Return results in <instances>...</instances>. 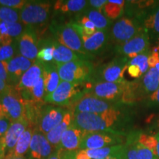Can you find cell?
<instances>
[{"instance_id": "cell-1", "label": "cell", "mask_w": 159, "mask_h": 159, "mask_svg": "<svg viewBox=\"0 0 159 159\" xmlns=\"http://www.w3.org/2000/svg\"><path fill=\"white\" fill-rule=\"evenodd\" d=\"M134 106L122 105L101 113L73 114L72 124L87 133L107 132L128 134L125 132L134 122Z\"/></svg>"}, {"instance_id": "cell-2", "label": "cell", "mask_w": 159, "mask_h": 159, "mask_svg": "<svg viewBox=\"0 0 159 159\" xmlns=\"http://www.w3.org/2000/svg\"><path fill=\"white\" fill-rule=\"evenodd\" d=\"M86 94L97 98L129 106L137 104L133 81L125 80L119 83H88Z\"/></svg>"}, {"instance_id": "cell-3", "label": "cell", "mask_w": 159, "mask_h": 159, "mask_svg": "<svg viewBox=\"0 0 159 159\" xmlns=\"http://www.w3.org/2000/svg\"><path fill=\"white\" fill-rule=\"evenodd\" d=\"M55 64L61 80L75 83L91 82L95 68L89 60H80Z\"/></svg>"}, {"instance_id": "cell-4", "label": "cell", "mask_w": 159, "mask_h": 159, "mask_svg": "<svg viewBox=\"0 0 159 159\" xmlns=\"http://www.w3.org/2000/svg\"><path fill=\"white\" fill-rule=\"evenodd\" d=\"M87 83L61 80L57 89L44 97V102L60 106L71 107L86 94Z\"/></svg>"}, {"instance_id": "cell-5", "label": "cell", "mask_w": 159, "mask_h": 159, "mask_svg": "<svg viewBox=\"0 0 159 159\" xmlns=\"http://www.w3.org/2000/svg\"><path fill=\"white\" fill-rule=\"evenodd\" d=\"M129 59L117 56L110 61L95 68L91 83H119L125 80V72L128 69Z\"/></svg>"}, {"instance_id": "cell-6", "label": "cell", "mask_w": 159, "mask_h": 159, "mask_svg": "<svg viewBox=\"0 0 159 159\" xmlns=\"http://www.w3.org/2000/svg\"><path fill=\"white\" fill-rule=\"evenodd\" d=\"M143 30H144L138 19L124 16L113 23L109 30L110 42L114 47L122 45Z\"/></svg>"}, {"instance_id": "cell-7", "label": "cell", "mask_w": 159, "mask_h": 159, "mask_svg": "<svg viewBox=\"0 0 159 159\" xmlns=\"http://www.w3.org/2000/svg\"><path fill=\"white\" fill-rule=\"evenodd\" d=\"M50 30L54 39L60 43L79 54L92 58L85 52L81 35L71 22L53 24L50 26Z\"/></svg>"}, {"instance_id": "cell-8", "label": "cell", "mask_w": 159, "mask_h": 159, "mask_svg": "<svg viewBox=\"0 0 159 159\" xmlns=\"http://www.w3.org/2000/svg\"><path fill=\"white\" fill-rule=\"evenodd\" d=\"M126 136L127 134L107 131L87 133L81 142L80 150H96L125 144Z\"/></svg>"}, {"instance_id": "cell-9", "label": "cell", "mask_w": 159, "mask_h": 159, "mask_svg": "<svg viewBox=\"0 0 159 159\" xmlns=\"http://www.w3.org/2000/svg\"><path fill=\"white\" fill-rule=\"evenodd\" d=\"M51 3L49 2H28L20 12V19L26 26L45 23L50 13Z\"/></svg>"}, {"instance_id": "cell-10", "label": "cell", "mask_w": 159, "mask_h": 159, "mask_svg": "<svg viewBox=\"0 0 159 159\" xmlns=\"http://www.w3.org/2000/svg\"><path fill=\"white\" fill-rule=\"evenodd\" d=\"M0 105L6 117L13 122L24 117V99L19 91L13 85L0 96Z\"/></svg>"}, {"instance_id": "cell-11", "label": "cell", "mask_w": 159, "mask_h": 159, "mask_svg": "<svg viewBox=\"0 0 159 159\" xmlns=\"http://www.w3.org/2000/svg\"><path fill=\"white\" fill-rule=\"evenodd\" d=\"M150 39L144 30L136 36L122 45L114 47V51L119 56L125 57L129 60L134 58L139 55L150 52Z\"/></svg>"}, {"instance_id": "cell-12", "label": "cell", "mask_w": 159, "mask_h": 159, "mask_svg": "<svg viewBox=\"0 0 159 159\" xmlns=\"http://www.w3.org/2000/svg\"><path fill=\"white\" fill-rule=\"evenodd\" d=\"M119 105H122V104L108 102L91 94H85L76 103L71 105L70 110L74 114L77 113L101 114L109 109L118 107Z\"/></svg>"}, {"instance_id": "cell-13", "label": "cell", "mask_w": 159, "mask_h": 159, "mask_svg": "<svg viewBox=\"0 0 159 159\" xmlns=\"http://www.w3.org/2000/svg\"><path fill=\"white\" fill-rule=\"evenodd\" d=\"M134 81L136 102H142L159 88V69L151 68L140 79Z\"/></svg>"}, {"instance_id": "cell-14", "label": "cell", "mask_w": 159, "mask_h": 159, "mask_svg": "<svg viewBox=\"0 0 159 159\" xmlns=\"http://www.w3.org/2000/svg\"><path fill=\"white\" fill-rule=\"evenodd\" d=\"M33 27L27 26L21 35L16 39L18 50L21 56L35 61L39 51V39Z\"/></svg>"}, {"instance_id": "cell-15", "label": "cell", "mask_w": 159, "mask_h": 159, "mask_svg": "<svg viewBox=\"0 0 159 159\" xmlns=\"http://www.w3.org/2000/svg\"><path fill=\"white\" fill-rule=\"evenodd\" d=\"M67 111L68 109H65L62 107H55L52 105L44 106L41 111L36 130L43 134L47 135L49 131L62 122Z\"/></svg>"}, {"instance_id": "cell-16", "label": "cell", "mask_w": 159, "mask_h": 159, "mask_svg": "<svg viewBox=\"0 0 159 159\" xmlns=\"http://www.w3.org/2000/svg\"><path fill=\"white\" fill-rule=\"evenodd\" d=\"M80 35L85 52L92 57L104 52L110 43L109 30H97L91 35Z\"/></svg>"}, {"instance_id": "cell-17", "label": "cell", "mask_w": 159, "mask_h": 159, "mask_svg": "<svg viewBox=\"0 0 159 159\" xmlns=\"http://www.w3.org/2000/svg\"><path fill=\"white\" fill-rule=\"evenodd\" d=\"M136 19L139 20L143 30L148 34L150 41H153L158 43L159 41V1Z\"/></svg>"}, {"instance_id": "cell-18", "label": "cell", "mask_w": 159, "mask_h": 159, "mask_svg": "<svg viewBox=\"0 0 159 159\" xmlns=\"http://www.w3.org/2000/svg\"><path fill=\"white\" fill-rule=\"evenodd\" d=\"M55 152L44 134L35 129L27 159H48Z\"/></svg>"}, {"instance_id": "cell-19", "label": "cell", "mask_w": 159, "mask_h": 159, "mask_svg": "<svg viewBox=\"0 0 159 159\" xmlns=\"http://www.w3.org/2000/svg\"><path fill=\"white\" fill-rule=\"evenodd\" d=\"M29 126L28 121L25 117L12 123L7 133L2 137L5 148V156L13 152L19 138Z\"/></svg>"}, {"instance_id": "cell-20", "label": "cell", "mask_w": 159, "mask_h": 159, "mask_svg": "<svg viewBox=\"0 0 159 159\" xmlns=\"http://www.w3.org/2000/svg\"><path fill=\"white\" fill-rule=\"evenodd\" d=\"M86 134L87 132L71 124L70 127L63 134L58 150L69 152L79 150L81 142Z\"/></svg>"}, {"instance_id": "cell-21", "label": "cell", "mask_w": 159, "mask_h": 159, "mask_svg": "<svg viewBox=\"0 0 159 159\" xmlns=\"http://www.w3.org/2000/svg\"><path fill=\"white\" fill-rule=\"evenodd\" d=\"M35 63L30 60L21 56V55H16L11 61H7V73H8L10 84L13 85L19 82L20 79L30 68L31 66Z\"/></svg>"}, {"instance_id": "cell-22", "label": "cell", "mask_w": 159, "mask_h": 159, "mask_svg": "<svg viewBox=\"0 0 159 159\" xmlns=\"http://www.w3.org/2000/svg\"><path fill=\"white\" fill-rule=\"evenodd\" d=\"M125 144L108 147L96 150H79L71 152L72 159H105L122 152Z\"/></svg>"}, {"instance_id": "cell-23", "label": "cell", "mask_w": 159, "mask_h": 159, "mask_svg": "<svg viewBox=\"0 0 159 159\" xmlns=\"http://www.w3.org/2000/svg\"><path fill=\"white\" fill-rule=\"evenodd\" d=\"M43 71V66L42 62L36 60L30 68L25 71L20 79L19 82L16 85L15 88L19 91L30 90L33 88L42 76Z\"/></svg>"}, {"instance_id": "cell-24", "label": "cell", "mask_w": 159, "mask_h": 159, "mask_svg": "<svg viewBox=\"0 0 159 159\" xmlns=\"http://www.w3.org/2000/svg\"><path fill=\"white\" fill-rule=\"evenodd\" d=\"M51 43L54 47L53 62L55 63H66L80 60H89L91 57L79 54L68 47L60 43L55 39H51Z\"/></svg>"}, {"instance_id": "cell-25", "label": "cell", "mask_w": 159, "mask_h": 159, "mask_svg": "<svg viewBox=\"0 0 159 159\" xmlns=\"http://www.w3.org/2000/svg\"><path fill=\"white\" fill-rule=\"evenodd\" d=\"M125 144H137L149 149L156 155L157 139L152 135L142 130H132L128 133Z\"/></svg>"}, {"instance_id": "cell-26", "label": "cell", "mask_w": 159, "mask_h": 159, "mask_svg": "<svg viewBox=\"0 0 159 159\" xmlns=\"http://www.w3.org/2000/svg\"><path fill=\"white\" fill-rule=\"evenodd\" d=\"M72 111L70 109L69 110L68 109L64 117H63L62 122L60 123L57 126L55 127V128H53L51 131H49L47 135H45L47 140L49 141V142L50 143L55 151L58 150L62 135L70 127L71 123H72Z\"/></svg>"}, {"instance_id": "cell-27", "label": "cell", "mask_w": 159, "mask_h": 159, "mask_svg": "<svg viewBox=\"0 0 159 159\" xmlns=\"http://www.w3.org/2000/svg\"><path fill=\"white\" fill-rule=\"evenodd\" d=\"M21 23L0 22V45H11L23 33Z\"/></svg>"}, {"instance_id": "cell-28", "label": "cell", "mask_w": 159, "mask_h": 159, "mask_svg": "<svg viewBox=\"0 0 159 159\" xmlns=\"http://www.w3.org/2000/svg\"><path fill=\"white\" fill-rule=\"evenodd\" d=\"M43 76L46 85V96L52 93L61 83L57 66L54 62L43 63Z\"/></svg>"}, {"instance_id": "cell-29", "label": "cell", "mask_w": 159, "mask_h": 159, "mask_svg": "<svg viewBox=\"0 0 159 159\" xmlns=\"http://www.w3.org/2000/svg\"><path fill=\"white\" fill-rule=\"evenodd\" d=\"M158 1L156 0H141L126 1L125 7V16L137 18L143 13L154 6Z\"/></svg>"}, {"instance_id": "cell-30", "label": "cell", "mask_w": 159, "mask_h": 159, "mask_svg": "<svg viewBox=\"0 0 159 159\" xmlns=\"http://www.w3.org/2000/svg\"><path fill=\"white\" fill-rule=\"evenodd\" d=\"M34 131V128L29 126L19 138L13 152L11 154L5 156L4 158H10V157H25V155L29 151L30 145Z\"/></svg>"}, {"instance_id": "cell-31", "label": "cell", "mask_w": 159, "mask_h": 159, "mask_svg": "<svg viewBox=\"0 0 159 159\" xmlns=\"http://www.w3.org/2000/svg\"><path fill=\"white\" fill-rule=\"evenodd\" d=\"M125 2L123 0H109L103 7L102 14L112 21L119 19L125 16Z\"/></svg>"}, {"instance_id": "cell-32", "label": "cell", "mask_w": 159, "mask_h": 159, "mask_svg": "<svg viewBox=\"0 0 159 159\" xmlns=\"http://www.w3.org/2000/svg\"><path fill=\"white\" fill-rule=\"evenodd\" d=\"M127 159H159L153 152L137 144H125Z\"/></svg>"}, {"instance_id": "cell-33", "label": "cell", "mask_w": 159, "mask_h": 159, "mask_svg": "<svg viewBox=\"0 0 159 159\" xmlns=\"http://www.w3.org/2000/svg\"><path fill=\"white\" fill-rule=\"evenodd\" d=\"M88 5L89 1L85 0L57 1L54 5V10L60 11L63 13H77L84 11Z\"/></svg>"}, {"instance_id": "cell-34", "label": "cell", "mask_w": 159, "mask_h": 159, "mask_svg": "<svg viewBox=\"0 0 159 159\" xmlns=\"http://www.w3.org/2000/svg\"><path fill=\"white\" fill-rule=\"evenodd\" d=\"M85 16H87L92 21L98 30H109L114 23V21L109 20L102 14V13L97 10H88L87 13H85Z\"/></svg>"}, {"instance_id": "cell-35", "label": "cell", "mask_w": 159, "mask_h": 159, "mask_svg": "<svg viewBox=\"0 0 159 159\" xmlns=\"http://www.w3.org/2000/svg\"><path fill=\"white\" fill-rule=\"evenodd\" d=\"M19 11L0 5V22L16 23L20 19Z\"/></svg>"}, {"instance_id": "cell-36", "label": "cell", "mask_w": 159, "mask_h": 159, "mask_svg": "<svg viewBox=\"0 0 159 159\" xmlns=\"http://www.w3.org/2000/svg\"><path fill=\"white\" fill-rule=\"evenodd\" d=\"M30 91L33 100L44 101V97H46V85L43 73L37 84L33 88L30 89Z\"/></svg>"}, {"instance_id": "cell-37", "label": "cell", "mask_w": 159, "mask_h": 159, "mask_svg": "<svg viewBox=\"0 0 159 159\" xmlns=\"http://www.w3.org/2000/svg\"><path fill=\"white\" fill-rule=\"evenodd\" d=\"M16 39L11 45H0V62H7L14 57L16 47Z\"/></svg>"}, {"instance_id": "cell-38", "label": "cell", "mask_w": 159, "mask_h": 159, "mask_svg": "<svg viewBox=\"0 0 159 159\" xmlns=\"http://www.w3.org/2000/svg\"><path fill=\"white\" fill-rule=\"evenodd\" d=\"M149 55H150V52L147 53H144V54L139 55L138 56L135 57L134 58L129 60L128 64H136L139 66V67L142 71L143 75H144L150 69L148 63Z\"/></svg>"}, {"instance_id": "cell-39", "label": "cell", "mask_w": 159, "mask_h": 159, "mask_svg": "<svg viewBox=\"0 0 159 159\" xmlns=\"http://www.w3.org/2000/svg\"><path fill=\"white\" fill-rule=\"evenodd\" d=\"M146 108L154 109L159 108V88L153 94L149 96L142 102Z\"/></svg>"}, {"instance_id": "cell-40", "label": "cell", "mask_w": 159, "mask_h": 159, "mask_svg": "<svg viewBox=\"0 0 159 159\" xmlns=\"http://www.w3.org/2000/svg\"><path fill=\"white\" fill-rule=\"evenodd\" d=\"M28 2L26 0H0V5L15 10H21Z\"/></svg>"}, {"instance_id": "cell-41", "label": "cell", "mask_w": 159, "mask_h": 159, "mask_svg": "<svg viewBox=\"0 0 159 159\" xmlns=\"http://www.w3.org/2000/svg\"><path fill=\"white\" fill-rule=\"evenodd\" d=\"M148 63L150 69L155 68L157 65L159 64V48L158 46L153 47L152 50L150 51Z\"/></svg>"}, {"instance_id": "cell-42", "label": "cell", "mask_w": 159, "mask_h": 159, "mask_svg": "<svg viewBox=\"0 0 159 159\" xmlns=\"http://www.w3.org/2000/svg\"><path fill=\"white\" fill-rule=\"evenodd\" d=\"M127 71H128V73L131 77L136 80L140 79L144 75L141 69L139 67V66L136 64H128Z\"/></svg>"}, {"instance_id": "cell-43", "label": "cell", "mask_w": 159, "mask_h": 159, "mask_svg": "<svg viewBox=\"0 0 159 159\" xmlns=\"http://www.w3.org/2000/svg\"><path fill=\"white\" fill-rule=\"evenodd\" d=\"M12 123L13 122L6 117L0 119V138L5 136Z\"/></svg>"}, {"instance_id": "cell-44", "label": "cell", "mask_w": 159, "mask_h": 159, "mask_svg": "<svg viewBox=\"0 0 159 159\" xmlns=\"http://www.w3.org/2000/svg\"><path fill=\"white\" fill-rule=\"evenodd\" d=\"M7 62H0V80L10 84L8 73H7ZM11 85V84H10Z\"/></svg>"}, {"instance_id": "cell-45", "label": "cell", "mask_w": 159, "mask_h": 159, "mask_svg": "<svg viewBox=\"0 0 159 159\" xmlns=\"http://www.w3.org/2000/svg\"><path fill=\"white\" fill-rule=\"evenodd\" d=\"M107 0H90L89 1V5L92 7V9L97 10L102 13V11L107 3Z\"/></svg>"}, {"instance_id": "cell-46", "label": "cell", "mask_w": 159, "mask_h": 159, "mask_svg": "<svg viewBox=\"0 0 159 159\" xmlns=\"http://www.w3.org/2000/svg\"><path fill=\"white\" fill-rule=\"evenodd\" d=\"M11 86L12 85H10L8 83L5 82V81L0 80V96L6 92Z\"/></svg>"}, {"instance_id": "cell-47", "label": "cell", "mask_w": 159, "mask_h": 159, "mask_svg": "<svg viewBox=\"0 0 159 159\" xmlns=\"http://www.w3.org/2000/svg\"><path fill=\"white\" fill-rule=\"evenodd\" d=\"M105 159H127L126 156H125V149L122 151V152H119L118 154L110 156L108 157V158H106Z\"/></svg>"}, {"instance_id": "cell-48", "label": "cell", "mask_w": 159, "mask_h": 159, "mask_svg": "<svg viewBox=\"0 0 159 159\" xmlns=\"http://www.w3.org/2000/svg\"><path fill=\"white\" fill-rule=\"evenodd\" d=\"M5 156V148L4 144L2 137L0 138V159H4Z\"/></svg>"}, {"instance_id": "cell-49", "label": "cell", "mask_w": 159, "mask_h": 159, "mask_svg": "<svg viewBox=\"0 0 159 159\" xmlns=\"http://www.w3.org/2000/svg\"><path fill=\"white\" fill-rule=\"evenodd\" d=\"M156 137L157 139V147H156V156L159 158V131L156 134Z\"/></svg>"}, {"instance_id": "cell-50", "label": "cell", "mask_w": 159, "mask_h": 159, "mask_svg": "<svg viewBox=\"0 0 159 159\" xmlns=\"http://www.w3.org/2000/svg\"><path fill=\"white\" fill-rule=\"evenodd\" d=\"M4 159H26L25 157H10V158H4Z\"/></svg>"}, {"instance_id": "cell-51", "label": "cell", "mask_w": 159, "mask_h": 159, "mask_svg": "<svg viewBox=\"0 0 159 159\" xmlns=\"http://www.w3.org/2000/svg\"><path fill=\"white\" fill-rule=\"evenodd\" d=\"M157 46H159V41H158V43H157Z\"/></svg>"}, {"instance_id": "cell-52", "label": "cell", "mask_w": 159, "mask_h": 159, "mask_svg": "<svg viewBox=\"0 0 159 159\" xmlns=\"http://www.w3.org/2000/svg\"><path fill=\"white\" fill-rule=\"evenodd\" d=\"M158 126H159V119L158 120Z\"/></svg>"}, {"instance_id": "cell-53", "label": "cell", "mask_w": 159, "mask_h": 159, "mask_svg": "<svg viewBox=\"0 0 159 159\" xmlns=\"http://www.w3.org/2000/svg\"><path fill=\"white\" fill-rule=\"evenodd\" d=\"M158 48H159V46H158Z\"/></svg>"}]
</instances>
